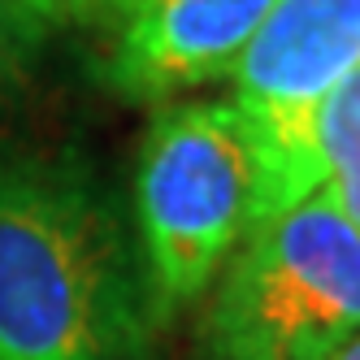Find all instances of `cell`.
Instances as JSON below:
<instances>
[{"label": "cell", "mask_w": 360, "mask_h": 360, "mask_svg": "<svg viewBox=\"0 0 360 360\" xmlns=\"http://www.w3.org/2000/svg\"><path fill=\"white\" fill-rule=\"evenodd\" d=\"M152 291L79 165H0V360H148Z\"/></svg>", "instance_id": "cell-1"}, {"label": "cell", "mask_w": 360, "mask_h": 360, "mask_svg": "<svg viewBox=\"0 0 360 360\" xmlns=\"http://www.w3.org/2000/svg\"><path fill=\"white\" fill-rule=\"evenodd\" d=\"M360 334V226L330 191L252 226L200 321V360H330Z\"/></svg>", "instance_id": "cell-2"}, {"label": "cell", "mask_w": 360, "mask_h": 360, "mask_svg": "<svg viewBox=\"0 0 360 360\" xmlns=\"http://www.w3.org/2000/svg\"><path fill=\"white\" fill-rule=\"evenodd\" d=\"M135 221L157 317L191 304L265 221L261 148L235 100L157 113L135 169Z\"/></svg>", "instance_id": "cell-3"}, {"label": "cell", "mask_w": 360, "mask_h": 360, "mask_svg": "<svg viewBox=\"0 0 360 360\" xmlns=\"http://www.w3.org/2000/svg\"><path fill=\"white\" fill-rule=\"evenodd\" d=\"M360 70V0H274L235 65V109L265 169V217L321 191L317 109Z\"/></svg>", "instance_id": "cell-4"}, {"label": "cell", "mask_w": 360, "mask_h": 360, "mask_svg": "<svg viewBox=\"0 0 360 360\" xmlns=\"http://www.w3.org/2000/svg\"><path fill=\"white\" fill-rule=\"evenodd\" d=\"M274 0H70L65 18L117 22L105 79L131 100H169L230 79Z\"/></svg>", "instance_id": "cell-5"}, {"label": "cell", "mask_w": 360, "mask_h": 360, "mask_svg": "<svg viewBox=\"0 0 360 360\" xmlns=\"http://www.w3.org/2000/svg\"><path fill=\"white\" fill-rule=\"evenodd\" d=\"M57 22L61 18L39 0H0V109L27 87Z\"/></svg>", "instance_id": "cell-6"}, {"label": "cell", "mask_w": 360, "mask_h": 360, "mask_svg": "<svg viewBox=\"0 0 360 360\" xmlns=\"http://www.w3.org/2000/svg\"><path fill=\"white\" fill-rule=\"evenodd\" d=\"M330 360H360V334H356V339H352V343H347L343 352H334Z\"/></svg>", "instance_id": "cell-7"}, {"label": "cell", "mask_w": 360, "mask_h": 360, "mask_svg": "<svg viewBox=\"0 0 360 360\" xmlns=\"http://www.w3.org/2000/svg\"><path fill=\"white\" fill-rule=\"evenodd\" d=\"M39 5H48V9H53L57 18H65V5H70V0H39Z\"/></svg>", "instance_id": "cell-8"}]
</instances>
